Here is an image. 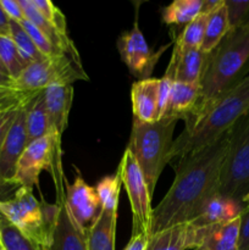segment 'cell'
Returning a JSON list of instances; mask_svg holds the SVG:
<instances>
[{
	"label": "cell",
	"instance_id": "obj_36",
	"mask_svg": "<svg viewBox=\"0 0 249 250\" xmlns=\"http://www.w3.org/2000/svg\"><path fill=\"white\" fill-rule=\"evenodd\" d=\"M238 250H249V209H243L241 212Z\"/></svg>",
	"mask_w": 249,
	"mask_h": 250
},
{
	"label": "cell",
	"instance_id": "obj_41",
	"mask_svg": "<svg viewBox=\"0 0 249 250\" xmlns=\"http://www.w3.org/2000/svg\"><path fill=\"white\" fill-rule=\"evenodd\" d=\"M242 207H243V209H249V193L242 202Z\"/></svg>",
	"mask_w": 249,
	"mask_h": 250
},
{
	"label": "cell",
	"instance_id": "obj_14",
	"mask_svg": "<svg viewBox=\"0 0 249 250\" xmlns=\"http://www.w3.org/2000/svg\"><path fill=\"white\" fill-rule=\"evenodd\" d=\"M241 214L226 222L199 227L194 250H238Z\"/></svg>",
	"mask_w": 249,
	"mask_h": 250
},
{
	"label": "cell",
	"instance_id": "obj_7",
	"mask_svg": "<svg viewBox=\"0 0 249 250\" xmlns=\"http://www.w3.org/2000/svg\"><path fill=\"white\" fill-rule=\"evenodd\" d=\"M42 171L53 175L56 189L63 187L66 178L61 170V137L55 131L26 146L17 163L12 185L33 189L38 186Z\"/></svg>",
	"mask_w": 249,
	"mask_h": 250
},
{
	"label": "cell",
	"instance_id": "obj_15",
	"mask_svg": "<svg viewBox=\"0 0 249 250\" xmlns=\"http://www.w3.org/2000/svg\"><path fill=\"white\" fill-rule=\"evenodd\" d=\"M208 54L203 50H190L186 53H172L165 77L171 82L199 84Z\"/></svg>",
	"mask_w": 249,
	"mask_h": 250
},
{
	"label": "cell",
	"instance_id": "obj_16",
	"mask_svg": "<svg viewBox=\"0 0 249 250\" xmlns=\"http://www.w3.org/2000/svg\"><path fill=\"white\" fill-rule=\"evenodd\" d=\"M43 98L53 131H55L59 137H62L63 131L67 127L73 100L72 84L49 85L43 90Z\"/></svg>",
	"mask_w": 249,
	"mask_h": 250
},
{
	"label": "cell",
	"instance_id": "obj_25",
	"mask_svg": "<svg viewBox=\"0 0 249 250\" xmlns=\"http://www.w3.org/2000/svg\"><path fill=\"white\" fill-rule=\"evenodd\" d=\"M203 0H175L163 11V21L167 24L186 26L202 12Z\"/></svg>",
	"mask_w": 249,
	"mask_h": 250
},
{
	"label": "cell",
	"instance_id": "obj_34",
	"mask_svg": "<svg viewBox=\"0 0 249 250\" xmlns=\"http://www.w3.org/2000/svg\"><path fill=\"white\" fill-rule=\"evenodd\" d=\"M21 105L11 107V109H7V110H5V111L0 112V151H1L2 144H4L5 139H6L10 128H11V126L14 125V122H15V120H16L17 114H19V110H20V107H21Z\"/></svg>",
	"mask_w": 249,
	"mask_h": 250
},
{
	"label": "cell",
	"instance_id": "obj_13",
	"mask_svg": "<svg viewBox=\"0 0 249 250\" xmlns=\"http://www.w3.org/2000/svg\"><path fill=\"white\" fill-rule=\"evenodd\" d=\"M58 216L48 250H88L87 231L81 229L66 207V194L58 197Z\"/></svg>",
	"mask_w": 249,
	"mask_h": 250
},
{
	"label": "cell",
	"instance_id": "obj_33",
	"mask_svg": "<svg viewBox=\"0 0 249 250\" xmlns=\"http://www.w3.org/2000/svg\"><path fill=\"white\" fill-rule=\"evenodd\" d=\"M38 92H21L14 88L0 87V112L11 107L19 106L37 94Z\"/></svg>",
	"mask_w": 249,
	"mask_h": 250
},
{
	"label": "cell",
	"instance_id": "obj_1",
	"mask_svg": "<svg viewBox=\"0 0 249 250\" xmlns=\"http://www.w3.org/2000/svg\"><path fill=\"white\" fill-rule=\"evenodd\" d=\"M228 146V132L204 148L182 156L175 181L153 209L150 234L192 222L208 203L220 195V173Z\"/></svg>",
	"mask_w": 249,
	"mask_h": 250
},
{
	"label": "cell",
	"instance_id": "obj_43",
	"mask_svg": "<svg viewBox=\"0 0 249 250\" xmlns=\"http://www.w3.org/2000/svg\"><path fill=\"white\" fill-rule=\"evenodd\" d=\"M0 72H2V73H5V75H7V71L5 70V67H4V65H2L1 60H0ZM7 76H9V75H7Z\"/></svg>",
	"mask_w": 249,
	"mask_h": 250
},
{
	"label": "cell",
	"instance_id": "obj_27",
	"mask_svg": "<svg viewBox=\"0 0 249 250\" xmlns=\"http://www.w3.org/2000/svg\"><path fill=\"white\" fill-rule=\"evenodd\" d=\"M0 60L7 71V75L14 81H16L28 66L10 36H0Z\"/></svg>",
	"mask_w": 249,
	"mask_h": 250
},
{
	"label": "cell",
	"instance_id": "obj_39",
	"mask_svg": "<svg viewBox=\"0 0 249 250\" xmlns=\"http://www.w3.org/2000/svg\"><path fill=\"white\" fill-rule=\"evenodd\" d=\"M0 36H10V19L0 5Z\"/></svg>",
	"mask_w": 249,
	"mask_h": 250
},
{
	"label": "cell",
	"instance_id": "obj_23",
	"mask_svg": "<svg viewBox=\"0 0 249 250\" xmlns=\"http://www.w3.org/2000/svg\"><path fill=\"white\" fill-rule=\"evenodd\" d=\"M229 31L231 27H229L227 7L225 5V0H220L219 4L208 14L205 36L200 50L207 54L211 53Z\"/></svg>",
	"mask_w": 249,
	"mask_h": 250
},
{
	"label": "cell",
	"instance_id": "obj_17",
	"mask_svg": "<svg viewBox=\"0 0 249 250\" xmlns=\"http://www.w3.org/2000/svg\"><path fill=\"white\" fill-rule=\"evenodd\" d=\"M199 237V227L190 222L175 225L149 236L145 250L194 249Z\"/></svg>",
	"mask_w": 249,
	"mask_h": 250
},
{
	"label": "cell",
	"instance_id": "obj_38",
	"mask_svg": "<svg viewBox=\"0 0 249 250\" xmlns=\"http://www.w3.org/2000/svg\"><path fill=\"white\" fill-rule=\"evenodd\" d=\"M148 241H149L148 234L132 236L124 250H145L146 246H148Z\"/></svg>",
	"mask_w": 249,
	"mask_h": 250
},
{
	"label": "cell",
	"instance_id": "obj_45",
	"mask_svg": "<svg viewBox=\"0 0 249 250\" xmlns=\"http://www.w3.org/2000/svg\"><path fill=\"white\" fill-rule=\"evenodd\" d=\"M0 193H1V192H0Z\"/></svg>",
	"mask_w": 249,
	"mask_h": 250
},
{
	"label": "cell",
	"instance_id": "obj_22",
	"mask_svg": "<svg viewBox=\"0 0 249 250\" xmlns=\"http://www.w3.org/2000/svg\"><path fill=\"white\" fill-rule=\"evenodd\" d=\"M26 129L28 144L53 132L50 119L44 104L43 90L37 93L27 105Z\"/></svg>",
	"mask_w": 249,
	"mask_h": 250
},
{
	"label": "cell",
	"instance_id": "obj_28",
	"mask_svg": "<svg viewBox=\"0 0 249 250\" xmlns=\"http://www.w3.org/2000/svg\"><path fill=\"white\" fill-rule=\"evenodd\" d=\"M10 37H11L12 42L19 49L20 54L23 58V60L27 63H32L34 61L42 60L44 58L43 54L38 50L36 44L31 39L23 27L19 23V22L10 21Z\"/></svg>",
	"mask_w": 249,
	"mask_h": 250
},
{
	"label": "cell",
	"instance_id": "obj_8",
	"mask_svg": "<svg viewBox=\"0 0 249 250\" xmlns=\"http://www.w3.org/2000/svg\"><path fill=\"white\" fill-rule=\"evenodd\" d=\"M88 80L82 63L76 62L67 55H54L29 63L15 81V87L21 92L34 93L49 85L72 84L76 81Z\"/></svg>",
	"mask_w": 249,
	"mask_h": 250
},
{
	"label": "cell",
	"instance_id": "obj_21",
	"mask_svg": "<svg viewBox=\"0 0 249 250\" xmlns=\"http://www.w3.org/2000/svg\"><path fill=\"white\" fill-rule=\"evenodd\" d=\"M242 210H243V207L241 204L217 195L208 203L199 216L193 220L190 224L194 226L205 227L220 224V222H226L238 216Z\"/></svg>",
	"mask_w": 249,
	"mask_h": 250
},
{
	"label": "cell",
	"instance_id": "obj_19",
	"mask_svg": "<svg viewBox=\"0 0 249 250\" xmlns=\"http://www.w3.org/2000/svg\"><path fill=\"white\" fill-rule=\"evenodd\" d=\"M117 212L100 209L99 215L87 229L88 250H115Z\"/></svg>",
	"mask_w": 249,
	"mask_h": 250
},
{
	"label": "cell",
	"instance_id": "obj_10",
	"mask_svg": "<svg viewBox=\"0 0 249 250\" xmlns=\"http://www.w3.org/2000/svg\"><path fill=\"white\" fill-rule=\"evenodd\" d=\"M117 48L122 61L126 63L128 70L133 75L142 77V80H146L150 76L160 54L165 51L166 46L158 53H153L136 20L133 28L121 34L117 42Z\"/></svg>",
	"mask_w": 249,
	"mask_h": 250
},
{
	"label": "cell",
	"instance_id": "obj_20",
	"mask_svg": "<svg viewBox=\"0 0 249 250\" xmlns=\"http://www.w3.org/2000/svg\"><path fill=\"white\" fill-rule=\"evenodd\" d=\"M199 100V84L172 82L167 106L164 117L185 120L193 111Z\"/></svg>",
	"mask_w": 249,
	"mask_h": 250
},
{
	"label": "cell",
	"instance_id": "obj_32",
	"mask_svg": "<svg viewBox=\"0 0 249 250\" xmlns=\"http://www.w3.org/2000/svg\"><path fill=\"white\" fill-rule=\"evenodd\" d=\"M231 29L237 28L249 19V0H225Z\"/></svg>",
	"mask_w": 249,
	"mask_h": 250
},
{
	"label": "cell",
	"instance_id": "obj_6",
	"mask_svg": "<svg viewBox=\"0 0 249 250\" xmlns=\"http://www.w3.org/2000/svg\"><path fill=\"white\" fill-rule=\"evenodd\" d=\"M220 197L242 205L249 193V112L228 131V146L220 173Z\"/></svg>",
	"mask_w": 249,
	"mask_h": 250
},
{
	"label": "cell",
	"instance_id": "obj_40",
	"mask_svg": "<svg viewBox=\"0 0 249 250\" xmlns=\"http://www.w3.org/2000/svg\"><path fill=\"white\" fill-rule=\"evenodd\" d=\"M0 87L14 88V89H16V87H15V81L10 76L5 75L2 72H0Z\"/></svg>",
	"mask_w": 249,
	"mask_h": 250
},
{
	"label": "cell",
	"instance_id": "obj_46",
	"mask_svg": "<svg viewBox=\"0 0 249 250\" xmlns=\"http://www.w3.org/2000/svg\"><path fill=\"white\" fill-rule=\"evenodd\" d=\"M4 250H5V249H4Z\"/></svg>",
	"mask_w": 249,
	"mask_h": 250
},
{
	"label": "cell",
	"instance_id": "obj_11",
	"mask_svg": "<svg viewBox=\"0 0 249 250\" xmlns=\"http://www.w3.org/2000/svg\"><path fill=\"white\" fill-rule=\"evenodd\" d=\"M29 100L23 103L20 107L16 120L10 128L6 139L2 144L1 151H0V192L6 186H14L12 181H14L15 172H16L17 163H19L26 146H28L26 114Z\"/></svg>",
	"mask_w": 249,
	"mask_h": 250
},
{
	"label": "cell",
	"instance_id": "obj_29",
	"mask_svg": "<svg viewBox=\"0 0 249 250\" xmlns=\"http://www.w3.org/2000/svg\"><path fill=\"white\" fill-rule=\"evenodd\" d=\"M2 247L5 250H44L21 233L16 227L6 222L0 226Z\"/></svg>",
	"mask_w": 249,
	"mask_h": 250
},
{
	"label": "cell",
	"instance_id": "obj_26",
	"mask_svg": "<svg viewBox=\"0 0 249 250\" xmlns=\"http://www.w3.org/2000/svg\"><path fill=\"white\" fill-rule=\"evenodd\" d=\"M121 187L122 180L119 171H116L115 175L102 178L98 182L95 190H97V194L99 197L102 209L110 212H117Z\"/></svg>",
	"mask_w": 249,
	"mask_h": 250
},
{
	"label": "cell",
	"instance_id": "obj_31",
	"mask_svg": "<svg viewBox=\"0 0 249 250\" xmlns=\"http://www.w3.org/2000/svg\"><path fill=\"white\" fill-rule=\"evenodd\" d=\"M22 27H23L24 31L28 33V36L31 37V39L33 41V43L36 44V46L38 48V50L43 54L44 56H54V55H63V54L59 53L58 49L53 45L50 41L46 38L45 34L41 31L37 26H34L32 22H29L28 20H23L22 22H20Z\"/></svg>",
	"mask_w": 249,
	"mask_h": 250
},
{
	"label": "cell",
	"instance_id": "obj_2",
	"mask_svg": "<svg viewBox=\"0 0 249 250\" xmlns=\"http://www.w3.org/2000/svg\"><path fill=\"white\" fill-rule=\"evenodd\" d=\"M249 112V75L199 111L186 117L185 128L173 141L171 159L204 148L229 131Z\"/></svg>",
	"mask_w": 249,
	"mask_h": 250
},
{
	"label": "cell",
	"instance_id": "obj_37",
	"mask_svg": "<svg viewBox=\"0 0 249 250\" xmlns=\"http://www.w3.org/2000/svg\"><path fill=\"white\" fill-rule=\"evenodd\" d=\"M0 5H1L2 10L10 19V21H15L20 23L23 20H26L19 0H0Z\"/></svg>",
	"mask_w": 249,
	"mask_h": 250
},
{
	"label": "cell",
	"instance_id": "obj_9",
	"mask_svg": "<svg viewBox=\"0 0 249 250\" xmlns=\"http://www.w3.org/2000/svg\"><path fill=\"white\" fill-rule=\"evenodd\" d=\"M117 171L121 175L122 185L128 195L132 210V236L148 234L151 232V194L143 173L133 154L126 148Z\"/></svg>",
	"mask_w": 249,
	"mask_h": 250
},
{
	"label": "cell",
	"instance_id": "obj_4",
	"mask_svg": "<svg viewBox=\"0 0 249 250\" xmlns=\"http://www.w3.org/2000/svg\"><path fill=\"white\" fill-rule=\"evenodd\" d=\"M178 120L163 117L154 122H141L133 119L127 149L133 154L153 195L159 177L171 160L173 132Z\"/></svg>",
	"mask_w": 249,
	"mask_h": 250
},
{
	"label": "cell",
	"instance_id": "obj_5",
	"mask_svg": "<svg viewBox=\"0 0 249 250\" xmlns=\"http://www.w3.org/2000/svg\"><path fill=\"white\" fill-rule=\"evenodd\" d=\"M58 211L56 203L38 202L33 189L26 187H19L11 199L0 200V212L7 222L44 250L50 244Z\"/></svg>",
	"mask_w": 249,
	"mask_h": 250
},
{
	"label": "cell",
	"instance_id": "obj_30",
	"mask_svg": "<svg viewBox=\"0 0 249 250\" xmlns=\"http://www.w3.org/2000/svg\"><path fill=\"white\" fill-rule=\"evenodd\" d=\"M37 9L41 11L44 19L49 22L51 27L61 36L68 37L67 34V23H66V17L60 9L50 0H33Z\"/></svg>",
	"mask_w": 249,
	"mask_h": 250
},
{
	"label": "cell",
	"instance_id": "obj_42",
	"mask_svg": "<svg viewBox=\"0 0 249 250\" xmlns=\"http://www.w3.org/2000/svg\"><path fill=\"white\" fill-rule=\"evenodd\" d=\"M6 222H7V220L5 219V216H4V215H2L1 212H0V226H2V225H4V224H6Z\"/></svg>",
	"mask_w": 249,
	"mask_h": 250
},
{
	"label": "cell",
	"instance_id": "obj_18",
	"mask_svg": "<svg viewBox=\"0 0 249 250\" xmlns=\"http://www.w3.org/2000/svg\"><path fill=\"white\" fill-rule=\"evenodd\" d=\"M160 78H146L133 83L131 90L134 119L141 122L158 121V94Z\"/></svg>",
	"mask_w": 249,
	"mask_h": 250
},
{
	"label": "cell",
	"instance_id": "obj_12",
	"mask_svg": "<svg viewBox=\"0 0 249 250\" xmlns=\"http://www.w3.org/2000/svg\"><path fill=\"white\" fill-rule=\"evenodd\" d=\"M66 207L76 224L87 231L99 215L102 205L95 188L90 187L77 171L73 183L65 181Z\"/></svg>",
	"mask_w": 249,
	"mask_h": 250
},
{
	"label": "cell",
	"instance_id": "obj_24",
	"mask_svg": "<svg viewBox=\"0 0 249 250\" xmlns=\"http://www.w3.org/2000/svg\"><path fill=\"white\" fill-rule=\"evenodd\" d=\"M208 14L200 12L193 21L186 24L180 36L176 38L172 53L182 54L186 51L198 50L202 48L203 41L205 36V27H207Z\"/></svg>",
	"mask_w": 249,
	"mask_h": 250
},
{
	"label": "cell",
	"instance_id": "obj_3",
	"mask_svg": "<svg viewBox=\"0 0 249 250\" xmlns=\"http://www.w3.org/2000/svg\"><path fill=\"white\" fill-rule=\"evenodd\" d=\"M248 75L249 19L237 28L231 29L219 45L208 54L199 82V100L190 114L199 111L225 92L236 87Z\"/></svg>",
	"mask_w": 249,
	"mask_h": 250
},
{
	"label": "cell",
	"instance_id": "obj_35",
	"mask_svg": "<svg viewBox=\"0 0 249 250\" xmlns=\"http://www.w3.org/2000/svg\"><path fill=\"white\" fill-rule=\"evenodd\" d=\"M172 82L165 76L160 78L159 82V94H158V114H156V119L160 120L163 119L165 115L166 106H167L168 97H170V89Z\"/></svg>",
	"mask_w": 249,
	"mask_h": 250
},
{
	"label": "cell",
	"instance_id": "obj_44",
	"mask_svg": "<svg viewBox=\"0 0 249 250\" xmlns=\"http://www.w3.org/2000/svg\"><path fill=\"white\" fill-rule=\"evenodd\" d=\"M0 250H4V247H2V241H1V232H0Z\"/></svg>",
	"mask_w": 249,
	"mask_h": 250
}]
</instances>
